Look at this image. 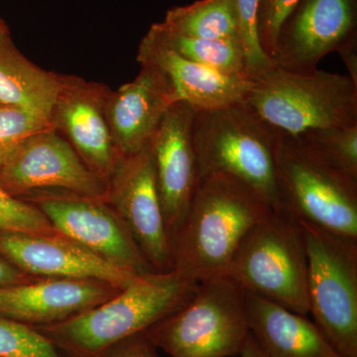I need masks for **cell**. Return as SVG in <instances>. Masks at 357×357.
I'll return each instance as SVG.
<instances>
[{
  "mask_svg": "<svg viewBox=\"0 0 357 357\" xmlns=\"http://www.w3.org/2000/svg\"><path fill=\"white\" fill-rule=\"evenodd\" d=\"M273 208L227 174L202 178L172 238V271L196 283L227 276L243 241Z\"/></svg>",
  "mask_w": 357,
  "mask_h": 357,
  "instance_id": "1",
  "label": "cell"
},
{
  "mask_svg": "<svg viewBox=\"0 0 357 357\" xmlns=\"http://www.w3.org/2000/svg\"><path fill=\"white\" fill-rule=\"evenodd\" d=\"M198 284L175 271L140 275L112 299L55 325L34 328L65 357H102L192 299Z\"/></svg>",
  "mask_w": 357,
  "mask_h": 357,
  "instance_id": "2",
  "label": "cell"
},
{
  "mask_svg": "<svg viewBox=\"0 0 357 357\" xmlns=\"http://www.w3.org/2000/svg\"><path fill=\"white\" fill-rule=\"evenodd\" d=\"M192 142L199 182L222 173L243 182L279 211L275 174L276 130L245 102L196 110Z\"/></svg>",
  "mask_w": 357,
  "mask_h": 357,
  "instance_id": "3",
  "label": "cell"
},
{
  "mask_svg": "<svg viewBox=\"0 0 357 357\" xmlns=\"http://www.w3.org/2000/svg\"><path fill=\"white\" fill-rule=\"evenodd\" d=\"M243 102L268 126L290 135L357 124V84L349 75L273 65L251 79Z\"/></svg>",
  "mask_w": 357,
  "mask_h": 357,
  "instance_id": "4",
  "label": "cell"
},
{
  "mask_svg": "<svg viewBox=\"0 0 357 357\" xmlns=\"http://www.w3.org/2000/svg\"><path fill=\"white\" fill-rule=\"evenodd\" d=\"M275 174L279 211L357 239V181L335 168L302 136L276 131Z\"/></svg>",
  "mask_w": 357,
  "mask_h": 357,
  "instance_id": "5",
  "label": "cell"
},
{
  "mask_svg": "<svg viewBox=\"0 0 357 357\" xmlns=\"http://www.w3.org/2000/svg\"><path fill=\"white\" fill-rule=\"evenodd\" d=\"M171 357H232L250 331L245 292L227 276L199 282L192 299L145 332Z\"/></svg>",
  "mask_w": 357,
  "mask_h": 357,
  "instance_id": "6",
  "label": "cell"
},
{
  "mask_svg": "<svg viewBox=\"0 0 357 357\" xmlns=\"http://www.w3.org/2000/svg\"><path fill=\"white\" fill-rule=\"evenodd\" d=\"M227 276L253 294L298 314H310L307 257L299 222L271 211L251 230Z\"/></svg>",
  "mask_w": 357,
  "mask_h": 357,
  "instance_id": "7",
  "label": "cell"
},
{
  "mask_svg": "<svg viewBox=\"0 0 357 357\" xmlns=\"http://www.w3.org/2000/svg\"><path fill=\"white\" fill-rule=\"evenodd\" d=\"M299 222L307 257L310 314L342 357H357V239Z\"/></svg>",
  "mask_w": 357,
  "mask_h": 357,
  "instance_id": "8",
  "label": "cell"
},
{
  "mask_svg": "<svg viewBox=\"0 0 357 357\" xmlns=\"http://www.w3.org/2000/svg\"><path fill=\"white\" fill-rule=\"evenodd\" d=\"M21 199L41 211L59 234L105 261L138 275L155 272L105 199L61 190L33 192Z\"/></svg>",
  "mask_w": 357,
  "mask_h": 357,
  "instance_id": "9",
  "label": "cell"
},
{
  "mask_svg": "<svg viewBox=\"0 0 357 357\" xmlns=\"http://www.w3.org/2000/svg\"><path fill=\"white\" fill-rule=\"evenodd\" d=\"M105 201L121 218L155 272L172 271V241L157 187L150 143L121 156L107 178Z\"/></svg>",
  "mask_w": 357,
  "mask_h": 357,
  "instance_id": "10",
  "label": "cell"
},
{
  "mask_svg": "<svg viewBox=\"0 0 357 357\" xmlns=\"http://www.w3.org/2000/svg\"><path fill=\"white\" fill-rule=\"evenodd\" d=\"M0 184L20 199L43 190L105 199L107 191V180L89 170L52 126L28 137L0 165Z\"/></svg>",
  "mask_w": 357,
  "mask_h": 357,
  "instance_id": "11",
  "label": "cell"
},
{
  "mask_svg": "<svg viewBox=\"0 0 357 357\" xmlns=\"http://www.w3.org/2000/svg\"><path fill=\"white\" fill-rule=\"evenodd\" d=\"M356 41L357 0H299L281 26L271 60L281 69L310 72Z\"/></svg>",
  "mask_w": 357,
  "mask_h": 357,
  "instance_id": "12",
  "label": "cell"
},
{
  "mask_svg": "<svg viewBox=\"0 0 357 357\" xmlns=\"http://www.w3.org/2000/svg\"><path fill=\"white\" fill-rule=\"evenodd\" d=\"M109 91L105 84L62 75L49 117L52 128L72 145L89 170L105 180L121 158L105 115Z\"/></svg>",
  "mask_w": 357,
  "mask_h": 357,
  "instance_id": "13",
  "label": "cell"
},
{
  "mask_svg": "<svg viewBox=\"0 0 357 357\" xmlns=\"http://www.w3.org/2000/svg\"><path fill=\"white\" fill-rule=\"evenodd\" d=\"M195 112L188 103H174L150 141L160 201L171 241L199 185L198 161L192 142Z\"/></svg>",
  "mask_w": 357,
  "mask_h": 357,
  "instance_id": "14",
  "label": "cell"
},
{
  "mask_svg": "<svg viewBox=\"0 0 357 357\" xmlns=\"http://www.w3.org/2000/svg\"><path fill=\"white\" fill-rule=\"evenodd\" d=\"M0 255L33 278L95 279L123 289L140 276L105 261L59 232L1 234Z\"/></svg>",
  "mask_w": 357,
  "mask_h": 357,
  "instance_id": "15",
  "label": "cell"
},
{
  "mask_svg": "<svg viewBox=\"0 0 357 357\" xmlns=\"http://www.w3.org/2000/svg\"><path fill=\"white\" fill-rule=\"evenodd\" d=\"M121 290L95 279H35L0 288V318L32 328L55 325L107 302Z\"/></svg>",
  "mask_w": 357,
  "mask_h": 357,
  "instance_id": "16",
  "label": "cell"
},
{
  "mask_svg": "<svg viewBox=\"0 0 357 357\" xmlns=\"http://www.w3.org/2000/svg\"><path fill=\"white\" fill-rule=\"evenodd\" d=\"M177 102L165 75L150 65H141L132 82L110 91L105 115L119 154L128 156L146 147L167 112Z\"/></svg>",
  "mask_w": 357,
  "mask_h": 357,
  "instance_id": "17",
  "label": "cell"
},
{
  "mask_svg": "<svg viewBox=\"0 0 357 357\" xmlns=\"http://www.w3.org/2000/svg\"><path fill=\"white\" fill-rule=\"evenodd\" d=\"M137 61L140 65L153 66L161 70L170 82L178 102L188 103L195 110L243 102L251 86L248 76L222 74L187 60L148 33L138 48Z\"/></svg>",
  "mask_w": 357,
  "mask_h": 357,
  "instance_id": "18",
  "label": "cell"
},
{
  "mask_svg": "<svg viewBox=\"0 0 357 357\" xmlns=\"http://www.w3.org/2000/svg\"><path fill=\"white\" fill-rule=\"evenodd\" d=\"M249 331L268 357H342L307 316L245 293Z\"/></svg>",
  "mask_w": 357,
  "mask_h": 357,
  "instance_id": "19",
  "label": "cell"
},
{
  "mask_svg": "<svg viewBox=\"0 0 357 357\" xmlns=\"http://www.w3.org/2000/svg\"><path fill=\"white\" fill-rule=\"evenodd\" d=\"M61 86L62 75L34 64L14 43L9 28L0 30V105L49 121Z\"/></svg>",
  "mask_w": 357,
  "mask_h": 357,
  "instance_id": "20",
  "label": "cell"
},
{
  "mask_svg": "<svg viewBox=\"0 0 357 357\" xmlns=\"http://www.w3.org/2000/svg\"><path fill=\"white\" fill-rule=\"evenodd\" d=\"M162 23L185 36L241 43L236 0H199L175 7Z\"/></svg>",
  "mask_w": 357,
  "mask_h": 357,
  "instance_id": "21",
  "label": "cell"
},
{
  "mask_svg": "<svg viewBox=\"0 0 357 357\" xmlns=\"http://www.w3.org/2000/svg\"><path fill=\"white\" fill-rule=\"evenodd\" d=\"M147 33L187 60L222 74L248 76L245 55L239 42L185 36L172 31L162 22L154 23Z\"/></svg>",
  "mask_w": 357,
  "mask_h": 357,
  "instance_id": "22",
  "label": "cell"
},
{
  "mask_svg": "<svg viewBox=\"0 0 357 357\" xmlns=\"http://www.w3.org/2000/svg\"><path fill=\"white\" fill-rule=\"evenodd\" d=\"M335 168L357 181V124L300 134Z\"/></svg>",
  "mask_w": 357,
  "mask_h": 357,
  "instance_id": "23",
  "label": "cell"
},
{
  "mask_svg": "<svg viewBox=\"0 0 357 357\" xmlns=\"http://www.w3.org/2000/svg\"><path fill=\"white\" fill-rule=\"evenodd\" d=\"M0 357H65L32 326L0 318Z\"/></svg>",
  "mask_w": 357,
  "mask_h": 357,
  "instance_id": "24",
  "label": "cell"
},
{
  "mask_svg": "<svg viewBox=\"0 0 357 357\" xmlns=\"http://www.w3.org/2000/svg\"><path fill=\"white\" fill-rule=\"evenodd\" d=\"M55 234L43 213L29 202L16 198L0 184V234Z\"/></svg>",
  "mask_w": 357,
  "mask_h": 357,
  "instance_id": "25",
  "label": "cell"
},
{
  "mask_svg": "<svg viewBox=\"0 0 357 357\" xmlns=\"http://www.w3.org/2000/svg\"><path fill=\"white\" fill-rule=\"evenodd\" d=\"M260 2L261 0H236L239 35L245 55V72L250 79L273 66L262 49L258 34Z\"/></svg>",
  "mask_w": 357,
  "mask_h": 357,
  "instance_id": "26",
  "label": "cell"
},
{
  "mask_svg": "<svg viewBox=\"0 0 357 357\" xmlns=\"http://www.w3.org/2000/svg\"><path fill=\"white\" fill-rule=\"evenodd\" d=\"M49 126L50 122L41 115L0 105V165L28 137Z\"/></svg>",
  "mask_w": 357,
  "mask_h": 357,
  "instance_id": "27",
  "label": "cell"
},
{
  "mask_svg": "<svg viewBox=\"0 0 357 357\" xmlns=\"http://www.w3.org/2000/svg\"><path fill=\"white\" fill-rule=\"evenodd\" d=\"M298 1L299 0H261L260 2L258 34L262 49L270 59L273 57L281 26Z\"/></svg>",
  "mask_w": 357,
  "mask_h": 357,
  "instance_id": "28",
  "label": "cell"
},
{
  "mask_svg": "<svg viewBox=\"0 0 357 357\" xmlns=\"http://www.w3.org/2000/svg\"><path fill=\"white\" fill-rule=\"evenodd\" d=\"M102 357H160L146 333H138L114 345Z\"/></svg>",
  "mask_w": 357,
  "mask_h": 357,
  "instance_id": "29",
  "label": "cell"
},
{
  "mask_svg": "<svg viewBox=\"0 0 357 357\" xmlns=\"http://www.w3.org/2000/svg\"><path fill=\"white\" fill-rule=\"evenodd\" d=\"M35 279L38 278H33L29 275L24 273L0 255V288L20 285V284L35 280Z\"/></svg>",
  "mask_w": 357,
  "mask_h": 357,
  "instance_id": "30",
  "label": "cell"
},
{
  "mask_svg": "<svg viewBox=\"0 0 357 357\" xmlns=\"http://www.w3.org/2000/svg\"><path fill=\"white\" fill-rule=\"evenodd\" d=\"M337 53L349 70V76L351 77L354 83L357 84V41L347 45Z\"/></svg>",
  "mask_w": 357,
  "mask_h": 357,
  "instance_id": "31",
  "label": "cell"
},
{
  "mask_svg": "<svg viewBox=\"0 0 357 357\" xmlns=\"http://www.w3.org/2000/svg\"><path fill=\"white\" fill-rule=\"evenodd\" d=\"M238 357H268L266 354L263 351L261 347L257 344V342L252 337V335H249L248 340H246L245 344L239 352Z\"/></svg>",
  "mask_w": 357,
  "mask_h": 357,
  "instance_id": "32",
  "label": "cell"
},
{
  "mask_svg": "<svg viewBox=\"0 0 357 357\" xmlns=\"http://www.w3.org/2000/svg\"><path fill=\"white\" fill-rule=\"evenodd\" d=\"M8 27V25L6 24V21H4L3 18L0 16V30L1 29H7Z\"/></svg>",
  "mask_w": 357,
  "mask_h": 357,
  "instance_id": "33",
  "label": "cell"
}]
</instances>
